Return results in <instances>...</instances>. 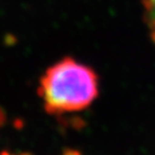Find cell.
Wrapping results in <instances>:
<instances>
[{
  "mask_svg": "<svg viewBox=\"0 0 155 155\" xmlns=\"http://www.w3.org/2000/svg\"><path fill=\"white\" fill-rule=\"evenodd\" d=\"M19 155H32V154H30V153H21Z\"/></svg>",
  "mask_w": 155,
  "mask_h": 155,
  "instance_id": "8992f818",
  "label": "cell"
},
{
  "mask_svg": "<svg viewBox=\"0 0 155 155\" xmlns=\"http://www.w3.org/2000/svg\"><path fill=\"white\" fill-rule=\"evenodd\" d=\"M0 155H12V154H10V153L7 152V151H3V152L0 153Z\"/></svg>",
  "mask_w": 155,
  "mask_h": 155,
  "instance_id": "5b68a950",
  "label": "cell"
},
{
  "mask_svg": "<svg viewBox=\"0 0 155 155\" xmlns=\"http://www.w3.org/2000/svg\"><path fill=\"white\" fill-rule=\"evenodd\" d=\"M63 155H82L78 150H73V149H65L63 152Z\"/></svg>",
  "mask_w": 155,
  "mask_h": 155,
  "instance_id": "277c9868",
  "label": "cell"
},
{
  "mask_svg": "<svg viewBox=\"0 0 155 155\" xmlns=\"http://www.w3.org/2000/svg\"><path fill=\"white\" fill-rule=\"evenodd\" d=\"M98 77L88 66L66 57L46 69L40 80L39 95L51 114L80 111L98 96Z\"/></svg>",
  "mask_w": 155,
  "mask_h": 155,
  "instance_id": "6da1fadb",
  "label": "cell"
},
{
  "mask_svg": "<svg viewBox=\"0 0 155 155\" xmlns=\"http://www.w3.org/2000/svg\"><path fill=\"white\" fill-rule=\"evenodd\" d=\"M5 121H7V115H5V112L2 108H0V127H2L5 125Z\"/></svg>",
  "mask_w": 155,
  "mask_h": 155,
  "instance_id": "3957f363",
  "label": "cell"
},
{
  "mask_svg": "<svg viewBox=\"0 0 155 155\" xmlns=\"http://www.w3.org/2000/svg\"><path fill=\"white\" fill-rule=\"evenodd\" d=\"M143 8H144V18L147 26L150 30L153 41L155 42V0H144Z\"/></svg>",
  "mask_w": 155,
  "mask_h": 155,
  "instance_id": "7a4b0ae2",
  "label": "cell"
}]
</instances>
